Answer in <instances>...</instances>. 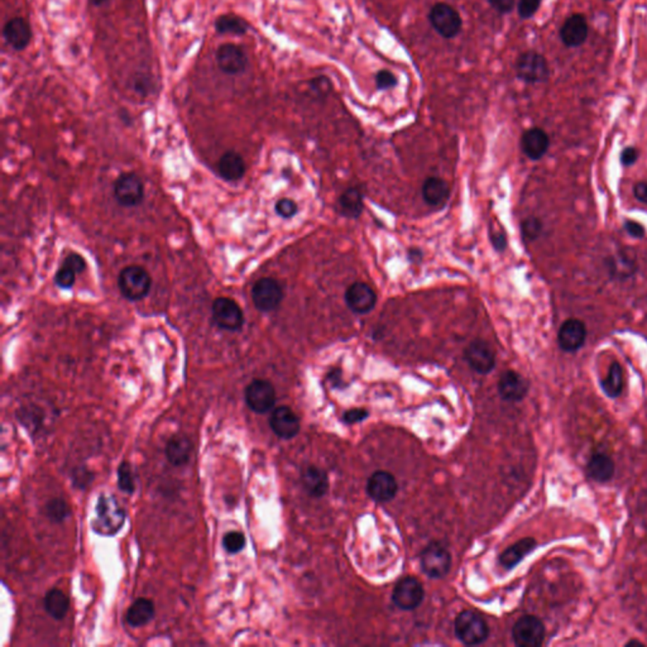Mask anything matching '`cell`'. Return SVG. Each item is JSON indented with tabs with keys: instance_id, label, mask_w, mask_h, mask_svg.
Masks as SVG:
<instances>
[{
	"instance_id": "f546056e",
	"label": "cell",
	"mask_w": 647,
	"mask_h": 647,
	"mask_svg": "<svg viewBox=\"0 0 647 647\" xmlns=\"http://www.w3.org/2000/svg\"><path fill=\"white\" fill-rule=\"evenodd\" d=\"M70 600L69 597L57 588L50 589L45 595V609L56 621L65 618L69 612Z\"/></svg>"
},
{
	"instance_id": "3957f363",
	"label": "cell",
	"mask_w": 647,
	"mask_h": 647,
	"mask_svg": "<svg viewBox=\"0 0 647 647\" xmlns=\"http://www.w3.org/2000/svg\"><path fill=\"white\" fill-rule=\"evenodd\" d=\"M455 635L466 646L481 645L488 639L489 629L487 622L478 613L464 611L458 614L454 624Z\"/></svg>"
},
{
	"instance_id": "8fae6325",
	"label": "cell",
	"mask_w": 647,
	"mask_h": 647,
	"mask_svg": "<svg viewBox=\"0 0 647 647\" xmlns=\"http://www.w3.org/2000/svg\"><path fill=\"white\" fill-rule=\"evenodd\" d=\"M429 21L433 28L444 38H454L459 35L463 25L459 13L453 6L444 3H439L431 8Z\"/></svg>"
},
{
	"instance_id": "f907efd6",
	"label": "cell",
	"mask_w": 647,
	"mask_h": 647,
	"mask_svg": "<svg viewBox=\"0 0 647 647\" xmlns=\"http://www.w3.org/2000/svg\"><path fill=\"white\" fill-rule=\"evenodd\" d=\"M491 243H492L494 249H497V251L502 252V251H505L507 248L506 236L502 234V233H492V234H491Z\"/></svg>"
},
{
	"instance_id": "836d02e7",
	"label": "cell",
	"mask_w": 647,
	"mask_h": 647,
	"mask_svg": "<svg viewBox=\"0 0 647 647\" xmlns=\"http://www.w3.org/2000/svg\"><path fill=\"white\" fill-rule=\"evenodd\" d=\"M219 33L223 35H241L247 33L248 24L244 19L236 17V16H223L219 18L215 24Z\"/></svg>"
},
{
	"instance_id": "ee69618b",
	"label": "cell",
	"mask_w": 647,
	"mask_h": 647,
	"mask_svg": "<svg viewBox=\"0 0 647 647\" xmlns=\"http://www.w3.org/2000/svg\"><path fill=\"white\" fill-rule=\"evenodd\" d=\"M639 154H639L637 148L634 147V146H629L621 152L619 162L624 167H631V166L635 165L636 162H637Z\"/></svg>"
},
{
	"instance_id": "5b68a950",
	"label": "cell",
	"mask_w": 647,
	"mask_h": 647,
	"mask_svg": "<svg viewBox=\"0 0 647 647\" xmlns=\"http://www.w3.org/2000/svg\"><path fill=\"white\" fill-rule=\"evenodd\" d=\"M516 75L526 84H544L550 79V69L542 55L536 51H526L517 59Z\"/></svg>"
},
{
	"instance_id": "30bf717a",
	"label": "cell",
	"mask_w": 647,
	"mask_h": 647,
	"mask_svg": "<svg viewBox=\"0 0 647 647\" xmlns=\"http://www.w3.org/2000/svg\"><path fill=\"white\" fill-rule=\"evenodd\" d=\"M114 196L124 207H134L144 199V185L133 172L122 173L114 183Z\"/></svg>"
},
{
	"instance_id": "bcb514c9",
	"label": "cell",
	"mask_w": 647,
	"mask_h": 647,
	"mask_svg": "<svg viewBox=\"0 0 647 647\" xmlns=\"http://www.w3.org/2000/svg\"><path fill=\"white\" fill-rule=\"evenodd\" d=\"M624 228L629 236L636 238V239H641L646 234V230L641 224L634 222V220H626Z\"/></svg>"
},
{
	"instance_id": "ac0fdd59",
	"label": "cell",
	"mask_w": 647,
	"mask_h": 647,
	"mask_svg": "<svg viewBox=\"0 0 647 647\" xmlns=\"http://www.w3.org/2000/svg\"><path fill=\"white\" fill-rule=\"evenodd\" d=\"M217 62L219 69L223 71L224 74L239 75L247 69L248 57L241 47L233 43H227L219 47Z\"/></svg>"
},
{
	"instance_id": "9c48e42d",
	"label": "cell",
	"mask_w": 647,
	"mask_h": 647,
	"mask_svg": "<svg viewBox=\"0 0 647 647\" xmlns=\"http://www.w3.org/2000/svg\"><path fill=\"white\" fill-rule=\"evenodd\" d=\"M244 399L252 411L265 413L276 405V389L265 379H254L244 391Z\"/></svg>"
},
{
	"instance_id": "7c38bea8",
	"label": "cell",
	"mask_w": 647,
	"mask_h": 647,
	"mask_svg": "<svg viewBox=\"0 0 647 647\" xmlns=\"http://www.w3.org/2000/svg\"><path fill=\"white\" fill-rule=\"evenodd\" d=\"M425 590L416 578L405 577L394 585L392 600L402 611H413L424 600Z\"/></svg>"
},
{
	"instance_id": "d6a6232c",
	"label": "cell",
	"mask_w": 647,
	"mask_h": 647,
	"mask_svg": "<svg viewBox=\"0 0 647 647\" xmlns=\"http://www.w3.org/2000/svg\"><path fill=\"white\" fill-rule=\"evenodd\" d=\"M608 270L613 277L626 280L635 275L637 265L635 258H631L629 256V252H618L616 256L608 259Z\"/></svg>"
},
{
	"instance_id": "d6986e66",
	"label": "cell",
	"mask_w": 647,
	"mask_h": 647,
	"mask_svg": "<svg viewBox=\"0 0 647 647\" xmlns=\"http://www.w3.org/2000/svg\"><path fill=\"white\" fill-rule=\"evenodd\" d=\"M270 426L278 437L290 440L299 434L300 420L290 407H277L270 418Z\"/></svg>"
},
{
	"instance_id": "603a6c76",
	"label": "cell",
	"mask_w": 647,
	"mask_h": 647,
	"mask_svg": "<svg viewBox=\"0 0 647 647\" xmlns=\"http://www.w3.org/2000/svg\"><path fill=\"white\" fill-rule=\"evenodd\" d=\"M587 476L595 482L608 483L616 473V465L609 455L603 453H595L587 463Z\"/></svg>"
},
{
	"instance_id": "52a82bcc",
	"label": "cell",
	"mask_w": 647,
	"mask_h": 647,
	"mask_svg": "<svg viewBox=\"0 0 647 647\" xmlns=\"http://www.w3.org/2000/svg\"><path fill=\"white\" fill-rule=\"evenodd\" d=\"M420 561L425 574L434 579L445 577L452 568L450 553L439 542H431L425 547Z\"/></svg>"
},
{
	"instance_id": "f1b7e54d",
	"label": "cell",
	"mask_w": 647,
	"mask_h": 647,
	"mask_svg": "<svg viewBox=\"0 0 647 647\" xmlns=\"http://www.w3.org/2000/svg\"><path fill=\"white\" fill-rule=\"evenodd\" d=\"M154 602L147 598L134 600L127 612V622L132 627H143L149 624L154 617Z\"/></svg>"
},
{
	"instance_id": "d590c367",
	"label": "cell",
	"mask_w": 647,
	"mask_h": 647,
	"mask_svg": "<svg viewBox=\"0 0 647 647\" xmlns=\"http://www.w3.org/2000/svg\"><path fill=\"white\" fill-rule=\"evenodd\" d=\"M118 486L122 492L133 494L136 491V477L128 462L120 463L118 468Z\"/></svg>"
},
{
	"instance_id": "60d3db41",
	"label": "cell",
	"mask_w": 647,
	"mask_h": 647,
	"mask_svg": "<svg viewBox=\"0 0 647 647\" xmlns=\"http://www.w3.org/2000/svg\"><path fill=\"white\" fill-rule=\"evenodd\" d=\"M275 210H276V214L278 217H281L282 219H291L294 218V215L297 214L299 207H297V204L294 200L285 197V199L277 201Z\"/></svg>"
},
{
	"instance_id": "d4e9b609",
	"label": "cell",
	"mask_w": 647,
	"mask_h": 647,
	"mask_svg": "<svg viewBox=\"0 0 647 647\" xmlns=\"http://www.w3.org/2000/svg\"><path fill=\"white\" fill-rule=\"evenodd\" d=\"M537 546V542L532 537H525L522 540L513 544L512 546L506 549L503 553L500 554V563L505 569L510 571L513 569L516 565L520 564L522 560L532 553Z\"/></svg>"
},
{
	"instance_id": "ab89813d",
	"label": "cell",
	"mask_w": 647,
	"mask_h": 647,
	"mask_svg": "<svg viewBox=\"0 0 647 647\" xmlns=\"http://www.w3.org/2000/svg\"><path fill=\"white\" fill-rule=\"evenodd\" d=\"M542 0H518V16L522 19L534 17L542 6Z\"/></svg>"
},
{
	"instance_id": "5bb4252c",
	"label": "cell",
	"mask_w": 647,
	"mask_h": 647,
	"mask_svg": "<svg viewBox=\"0 0 647 647\" xmlns=\"http://www.w3.org/2000/svg\"><path fill=\"white\" fill-rule=\"evenodd\" d=\"M464 358L471 370L479 374H488L496 365L493 349L483 340L471 341L465 349Z\"/></svg>"
},
{
	"instance_id": "ba28073f",
	"label": "cell",
	"mask_w": 647,
	"mask_h": 647,
	"mask_svg": "<svg viewBox=\"0 0 647 647\" xmlns=\"http://www.w3.org/2000/svg\"><path fill=\"white\" fill-rule=\"evenodd\" d=\"M512 639L518 647L542 646L545 640V626L540 618L524 616L513 626Z\"/></svg>"
},
{
	"instance_id": "2e32d148",
	"label": "cell",
	"mask_w": 647,
	"mask_h": 647,
	"mask_svg": "<svg viewBox=\"0 0 647 647\" xmlns=\"http://www.w3.org/2000/svg\"><path fill=\"white\" fill-rule=\"evenodd\" d=\"M347 307L354 314H368L376 307L377 294L370 285L365 282H355L348 287L345 292Z\"/></svg>"
},
{
	"instance_id": "4fadbf2b",
	"label": "cell",
	"mask_w": 647,
	"mask_h": 647,
	"mask_svg": "<svg viewBox=\"0 0 647 647\" xmlns=\"http://www.w3.org/2000/svg\"><path fill=\"white\" fill-rule=\"evenodd\" d=\"M588 330L579 319L565 320L558 331V345L565 353H577L587 340Z\"/></svg>"
},
{
	"instance_id": "44dd1931",
	"label": "cell",
	"mask_w": 647,
	"mask_h": 647,
	"mask_svg": "<svg viewBox=\"0 0 647 647\" xmlns=\"http://www.w3.org/2000/svg\"><path fill=\"white\" fill-rule=\"evenodd\" d=\"M550 147V138L542 128L526 130L521 138V148L527 159L539 161L547 154Z\"/></svg>"
},
{
	"instance_id": "7a4b0ae2",
	"label": "cell",
	"mask_w": 647,
	"mask_h": 647,
	"mask_svg": "<svg viewBox=\"0 0 647 647\" xmlns=\"http://www.w3.org/2000/svg\"><path fill=\"white\" fill-rule=\"evenodd\" d=\"M118 287L124 299L141 301L151 292L152 277L142 265H127L119 273Z\"/></svg>"
},
{
	"instance_id": "f6af8a7d",
	"label": "cell",
	"mask_w": 647,
	"mask_h": 647,
	"mask_svg": "<svg viewBox=\"0 0 647 647\" xmlns=\"http://www.w3.org/2000/svg\"><path fill=\"white\" fill-rule=\"evenodd\" d=\"M368 415L370 413L365 408H353V410H349V411L344 413L343 420L349 425L358 424L360 421H363V420L368 418Z\"/></svg>"
},
{
	"instance_id": "e0dca14e",
	"label": "cell",
	"mask_w": 647,
	"mask_h": 647,
	"mask_svg": "<svg viewBox=\"0 0 647 647\" xmlns=\"http://www.w3.org/2000/svg\"><path fill=\"white\" fill-rule=\"evenodd\" d=\"M589 35L588 22L583 14L576 13L565 19L560 28V40L569 48L583 46Z\"/></svg>"
},
{
	"instance_id": "484cf974",
	"label": "cell",
	"mask_w": 647,
	"mask_h": 647,
	"mask_svg": "<svg viewBox=\"0 0 647 647\" xmlns=\"http://www.w3.org/2000/svg\"><path fill=\"white\" fill-rule=\"evenodd\" d=\"M193 444L186 435L177 434L171 437L166 445V458L173 466H183L191 457Z\"/></svg>"
},
{
	"instance_id": "ffe728a7",
	"label": "cell",
	"mask_w": 647,
	"mask_h": 647,
	"mask_svg": "<svg viewBox=\"0 0 647 647\" xmlns=\"http://www.w3.org/2000/svg\"><path fill=\"white\" fill-rule=\"evenodd\" d=\"M527 379L515 371H506L498 381V392L505 401L520 402L529 394Z\"/></svg>"
},
{
	"instance_id": "db71d44e",
	"label": "cell",
	"mask_w": 647,
	"mask_h": 647,
	"mask_svg": "<svg viewBox=\"0 0 647 647\" xmlns=\"http://www.w3.org/2000/svg\"><path fill=\"white\" fill-rule=\"evenodd\" d=\"M605 1H612V0H605Z\"/></svg>"
},
{
	"instance_id": "816d5d0a",
	"label": "cell",
	"mask_w": 647,
	"mask_h": 647,
	"mask_svg": "<svg viewBox=\"0 0 647 647\" xmlns=\"http://www.w3.org/2000/svg\"><path fill=\"white\" fill-rule=\"evenodd\" d=\"M624 646H626V647H632V646L643 647V646H645V643H642V642L637 641V640H631V641L626 642V643H624Z\"/></svg>"
},
{
	"instance_id": "277c9868",
	"label": "cell",
	"mask_w": 647,
	"mask_h": 647,
	"mask_svg": "<svg viewBox=\"0 0 647 647\" xmlns=\"http://www.w3.org/2000/svg\"><path fill=\"white\" fill-rule=\"evenodd\" d=\"M212 323L225 331H239L244 325V314L236 300L223 296L215 299L212 305Z\"/></svg>"
},
{
	"instance_id": "4dcf8cb0",
	"label": "cell",
	"mask_w": 647,
	"mask_h": 647,
	"mask_svg": "<svg viewBox=\"0 0 647 647\" xmlns=\"http://www.w3.org/2000/svg\"><path fill=\"white\" fill-rule=\"evenodd\" d=\"M339 210L344 217L357 219L363 212V194L358 188H349L339 197Z\"/></svg>"
},
{
	"instance_id": "c3c4849f",
	"label": "cell",
	"mask_w": 647,
	"mask_h": 647,
	"mask_svg": "<svg viewBox=\"0 0 647 647\" xmlns=\"http://www.w3.org/2000/svg\"><path fill=\"white\" fill-rule=\"evenodd\" d=\"M72 479H74V484H75L76 487H79V488H85L88 483L91 482L93 474H91L90 471L80 469L79 473H75V474L72 476Z\"/></svg>"
},
{
	"instance_id": "f5cc1de1",
	"label": "cell",
	"mask_w": 647,
	"mask_h": 647,
	"mask_svg": "<svg viewBox=\"0 0 647 647\" xmlns=\"http://www.w3.org/2000/svg\"><path fill=\"white\" fill-rule=\"evenodd\" d=\"M90 1H91L94 6H101V4L105 3L106 0H90Z\"/></svg>"
},
{
	"instance_id": "7dc6e473",
	"label": "cell",
	"mask_w": 647,
	"mask_h": 647,
	"mask_svg": "<svg viewBox=\"0 0 647 647\" xmlns=\"http://www.w3.org/2000/svg\"><path fill=\"white\" fill-rule=\"evenodd\" d=\"M488 1L494 11H497L500 14L511 13L515 8V0H488Z\"/></svg>"
},
{
	"instance_id": "8d00e7d4",
	"label": "cell",
	"mask_w": 647,
	"mask_h": 647,
	"mask_svg": "<svg viewBox=\"0 0 647 647\" xmlns=\"http://www.w3.org/2000/svg\"><path fill=\"white\" fill-rule=\"evenodd\" d=\"M542 228L544 227H542L540 219L529 217V218L525 219L521 224V233H522L525 241H535L536 239H539V236H542Z\"/></svg>"
},
{
	"instance_id": "681fc988",
	"label": "cell",
	"mask_w": 647,
	"mask_h": 647,
	"mask_svg": "<svg viewBox=\"0 0 647 647\" xmlns=\"http://www.w3.org/2000/svg\"><path fill=\"white\" fill-rule=\"evenodd\" d=\"M634 195L636 199L647 206V183H637L634 188Z\"/></svg>"
},
{
	"instance_id": "7bdbcfd3",
	"label": "cell",
	"mask_w": 647,
	"mask_h": 647,
	"mask_svg": "<svg viewBox=\"0 0 647 647\" xmlns=\"http://www.w3.org/2000/svg\"><path fill=\"white\" fill-rule=\"evenodd\" d=\"M62 265L70 267L71 270H74V271L76 272L77 275H79V273L85 271V268H86V260H85V258H84L81 254L76 253V252H71V253L66 257Z\"/></svg>"
},
{
	"instance_id": "6da1fadb",
	"label": "cell",
	"mask_w": 647,
	"mask_h": 647,
	"mask_svg": "<svg viewBox=\"0 0 647 647\" xmlns=\"http://www.w3.org/2000/svg\"><path fill=\"white\" fill-rule=\"evenodd\" d=\"M125 521V511L113 494L101 493L95 506L91 527L101 536H113L120 531Z\"/></svg>"
},
{
	"instance_id": "1f68e13d",
	"label": "cell",
	"mask_w": 647,
	"mask_h": 647,
	"mask_svg": "<svg viewBox=\"0 0 647 647\" xmlns=\"http://www.w3.org/2000/svg\"><path fill=\"white\" fill-rule=\"evenodd\" d=\"M600 389L609 399H618L624 391V370L618 362H613L608 374L600 381Z\"/></svg>"
},
{
	"instance_id": "83f0119b",
	"label": "cell",
	"mask_w": 647,
	"mask_h": 647,
	"mask_svg": "<svg viewBox=\"0 0 647 647\" xmlns=\"http://www.w3.org/2000/svg\"><path fill=\"white\" fill-rule=\"evenodd\" d=\"M450 188L445 180L440 177H429L423 185V197L430 206H442L447 202Z\"/></svg>"
},
{
	"instance_id": "8992f818",
	"label": "cell",
	"mask_w": 647,
	"mask_h": 647,
	"mask_svg": "<svg viewBox=\"0 0 647 647\" xmlns=\"http://www.w3.org/2000/svg\"><path fill=\"white\" fill-rule=\"evenodd\" d=\"M251 294L257 310L262 312L275 311L282 302V286L275 278L265 277L254 283Z\"/></svg>"
},
{
	"instance_id": "e575fe53",
	"label": "cell",
	"mask_w": 647,
	"mask_h": 647,
	"mask_svg": "<svg viewBox=\"0 0 647 647\" xmlns=\"http://www.w3.org/2000/svg\"><path fill=\"white\" fill-rule=\"evenodd\" d=\"M46 516L55 524L64 522L66 518L70 516V507L62 498H53L50 500L46 506Z\"/></svg>"
},
{
	"instance_id": "74e56055",
	"label": "cell",
	"mask_w": 647,
	"mask_h": 647,
	"mask_svg": "<svg viewBox=\"0 0 647 647\" xmlns=\"http://www.w3.org/2000/svg\"><path fill=\"white\" fill-rule=\"evenodd\" d=\"M223 546L229 554L241 553L246 546V536L239 531H230L224 536Z\"/></svg>"
},
{
	"instance_id": "cb8c5ba5",
	"label": "cell",
	"mask_w": 647,
	"mask_h": 647,
	"mask_svg": "<svg viewBox=\"0 0 647 647\" xmlns=\"http://www.w3.org/2000/svg\"><path fill=\"white\" fill-rule=\"evenodd\" d=\"M218 168L219 175L225 181L236 183L246 175L247 166L241 154L236 151H228L219 159Z\"/></svg>"
},
{
	"instance_id": "f35d334b",
	"label": "cell",
	"mask_w": 647,
	"mask_h": 647,
	"mask_svg": "<svg viewBox=\"0 0 647 647\" xmlns=\"http://www.w3.org/2000/svg\"><path fill=\"white\" fill-rule=\"evenodd\" d=\"M76 272L71 270L70 267L65 265H61L59 271L56 272L55 276V283L59 286V289H71L76 282Z\"/></svg>"
},
{
	"instance_id": "b9f144b4",
	"label": "cell",
	"mask_w": 647,
	"mask_h": 647,
	"mask_svg": "<svg viewBox=\"0 0 647 647\" xmlns=\"http://www.w3.org/2000/svg\"><path fill=\"white\" fill-rule=\"evenodd\" d=\"M377 88L379 90H389L397 85V77L389 70H381L376 76Z\"/></svg>"
},
{
	"instance_id": "7402d4cb",
	"label": "cell",
	"mask_w": 647,
	"mask_h": 647,
	"mask_svg": "<svg viewBox=\"0 0 647 647\" xmlns=\"http://www.w3.org/2000/svg\"><path fill=\"white\" fill-rule=\"evenodd\" d=\"M3 35L11 47L22 51L30 45L32 30L30 24L23 18H13L6 24Z\"/></svg>"
},
{
	"instance_id": "4316f807",
	"label": "cell",
	"mask_w": 647,
	"mask_h": 647,
	"mask_svg": "<svg viewBox=\"0 0 647 647\" xmlns=\"http://www.w3.org/2000/svg\"><path fill=\"white\" fill-rule=\"evenodd\" d=\"M302 486L311 497H323L329 488L328 474L318 466L309 465L301 476Z\"/></svg>"
},
{
	"instance_id": "9a60e30c",
	"label": "cell",
	"mask_w": 647,
	"mask_h": 647,
	"mask_svg": "<svg viewBox=\"0 0 647 647\" xmlns=\"http://www.w3.org/2000/svg\"><path fill=\"white\" fill-rule=\"evenodd\" d=\"M399 491L396 478L386 471H374L367 482V493L372 500L378 503L389 502L394 498Z\"/></svg>"
}]
</instances>
